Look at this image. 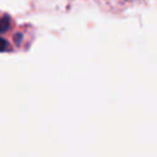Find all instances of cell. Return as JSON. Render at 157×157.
I'll use <instances>...</instances> for the list:
<instances>
[{"mask_svg":"<svg viewBox=\"0 0 157 157\" xmlns=\"http://www.w3.org/2000/svg\"><path fill=\"white\" fill-rule=\"evenodd\" d=\"M9 27H10V18H9V16H6V15L1 16L0 17V32L1 33L6 32L9 29Z\"/></svg>","mask_w":157,"mask_h":157,"instance_id":"cell-1","label":"cell"},{"mask_svg":"<svg viewBox=\"0 0 157 157\" xmlns=\"http://www.w3.org/2000/svg\"><path fill=\"white\" fill-rule=\"evenodd\" d=\"M7 48H9V43L5 39L0 38V52H5Z\"/></svg>","mask_w":157,"mask_h":157,"instance_id":"cell-2","label":"cell"}]
</instances>
